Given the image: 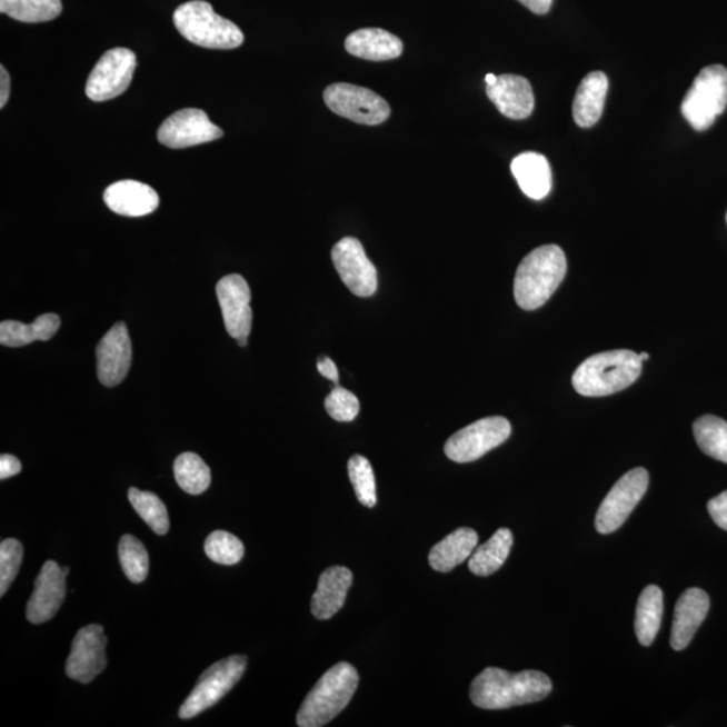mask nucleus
Returning <instances> with one entry per match:
<instances>
[{"instance_id":"f03ea898","label":"nucleus","mask_w":727,"mask_h":727,"mask_svg":"<svg viewBox=\"0 0 727 727\" xmlns=\"http://www.w3.org/2000/svg\"><path fill=\"white\" fill-rule=\"evenodd\" d=\"M562 248L547 245L529 252L516 271L514 295L522 310H537L557 291L566 276Z\"/></svg>"},{"instance_id":"6ab92c4d","label":"nucleus","mask_w":727,"mask_h":727,"mask_svg":"<svg viewBox=\"0 0 727 727\" xmlns=\"http://www.w3.org/2000/svg\"><path fill=\"white\" fill-rule=\"evenodd\" d=\"M487 94L504 117L522 120L532 113L535 98L531 84L521 76H497L496 84L487 86Z\"/></svg>"},{"instance_id":"20e7f679","label":"nucleus","mask_w":727,"mask_h":727,"mask_svg":"<svg viewBox=\"0 0 727 727\" xmlns=\"http://www.w3.org/2000/svg\"><path fill=\"white\" fill-rule=\"evenodd\" d=\"M359 674L349 663H338L317 681L298 711L297 724L301 727H321L333 720L352 699Z\"/></svg>"},{"instance_id":"a18cd8bd","label":"nucleus","mask_w":727,"mask_h":727,"mask_svg":"<svg viewBox=\"0 0 727 727\" xmlns=\"http://www.w3.org/2000/svg\"><path fill=\"white\" fill-rule=\"evenodd\" d=\"M62 570H63V572H66L67 576H68V574H69V567H62Z\"/></svg>"},{"instance_id":"79ce46f5","label":"nucleus","mask_w":727,"mask_h":727,"mask_svg":"<svg viewBox=\"0 0 727 727\" xmlns=\"http://www.w3.org/2000/svg\"><path fill=\"white\" fill-rule=\"evenodd\" d=\"M519 2L529 11H532L534 14L538 16L547 14L552 6V0H519Z\"/></svg>"},{"instance_id":"72a5a7b5","label":"nucleus","mask_w":727,"mask_h":727,"mask_svg":"<svg viewBox=\"0 0 727 727\" xmlns=\"http://www.w3.org/2000/svg\"><path fill=\"white\" fill-rule=\"evenodd\" d=\"M349 480L352 482L357 500L364 507L374 508L378 502L376 497V480L372 465L362 456H353L348 462Z\"/></svg>"},{"instance_id":"b1692460","label":"nucleus","mask_w":727,"mask_h":727,"mask_svg":"<svg viewBox=\"0 0 727 727\" xmlns=\"http://www.w3.org/2000/svg\"><path fill=\"white\" fill-rule=\"evenodd\" d=\"M512 175L529 199L544 200L550 193L552 176L550 163L538 152H522L511 163Z\"/></svg>"},{"instance_id":"39448f33","label":"nucleus","mask_w":727,"mask_h":727,"mask_svg":"<svg viewBox=\"0 0 727 727\" xmlns=\"http://www.w3.org/2000/svg\"><path fill=\"white\" fill-rule=\"evenodd\" d=\"M175 24L183 38L197 47L229 50L245 42V34L228 19L216 14L212 4L191 0L175 12Z\"/></svg>"},{"instance_id":"4468645a","label":"nucleus","mask_w":727,"mask_h":727,"mask_svg":"<svg viewBox=\"0 0 727 727\" xmlns=\"http://www.w3.org/2000/svg\"><path fill=\"white\" fill-rule=\"evenodd\" d=\"M225 132L197 108L177 111L158 130V140L170 149L193 148L220 139Z\"/></svg>"},{"instance_id":"c85d7f7f","label":"nucleus","mask_w":727,"mask_h":727,"mask_svg":"<svg viewBox=\"0 0 727 727\" xmlns=\"http://www.w3.org/2000/svg\"><path fill=\"white\" fill-rule=\"evenodd\" d=\"M694 437L705 455L727 464V422L723 418L704 416L695 420Z\"/></svg>"},{"instance_id":"cd10ccee","label":"nucleus","mask_w":727,"mask_h":727,"mask_svg":"<svg viewBox=\"0 0 727 727\" xmlns=\"http://www.w3.org/2000/svg\"><path fill=\"white\" fill-rule=\"evenodd\" d=\"M514 546V534L511 529H497L494 537L487 544L477 547L469 558V569L478 577L492 576L506 564L509 552Z\"/></svg>"},{"instance_id":"7ed1b4c3","label":"nucleus","mask_w":727,"mask_h":727,"mask_svg":"<svg viewBox=\"0 0 727 727\" xmlns=\"http://www.w3.org/2000/svg\"><path fill=\"white\" fill-rule=\"evenodd\" d=\"M643 361L633 350L617 349L589 357L572 375V387L582 397H608L639 379Z\"/></svg>"},{"instance_id":"412c9836","label":"nucleus","mask_w":727,"mask_h":727,"mask_svg":"<svg viewBox=\"0 0 727 727\" xmlns=\"http://www.w3.org/2000/svg\"><path fill=\"white\" fill-rule=\"evenodd\" d=\"M353 582V574L347 567L333 566L325 570L318 579L311 597V614L318 620H329L346 604L348 590Z\"/></svg>"},{"instance_id":"2eb2a0df","label":"nucleus","mask_w":727,"mask_h":727,"mask_svg":"<svg viewBox=\"0 0 727 727\" xmlns=\"http://www.w3.org/2000/svg\"><path fill=\"white\" fill-rule=\"evenodd\" d=\"M107 637L99 624L87 625L76 635L67 660V675L80 684L91 681L107 667Z\"/></svg>"},{"instance_id":"7c9ffc66","label":"nucleus","mask_w":727,"mask_h":727,"mask_svg":"<svg viewBox=\"0 0 727 727\" xmlns=\"http://www.w3.org/2000/svg\"><path fill=\"white\" fill-rule=\"evenodd\" d=\"M176 481L189 495H201L209 488L210 469L196 452H182L175 462Z\"/></svg>"},{"instance_id":"ddd939ff","label":"nucleus","mask_w":727,"mask_h":727,"mask_svg":"<svg viewBox=\"0 0 727 727\" xmlns=\"http://www.w3.org/2000/svg\"><path fill=\"white\" fill-rule=\"evenodd\" d=\"M216 295L222 317H225L228 335L238 340L239 347H247L253 317L250 286L238 273H231L219 280L216 286Z\"/></svg>"},{"instance_id":"c756f323","label":"nucleus","mask_w":727,"mask_h":727,"mask_svg":"<svg viewBox=\"0 0 727 727\" xmlns=\"http://www.w3.org/2000/svg\"><path fill=\"white\" fill-rule=\"evenodd\" d=\"M0 12L19 22L53 21L62 12L61 0H0Z\"/></svg>"},{"instance_id":"c03bdc74","label":"nucleus","mask_w":727,"mask_h":727,"mask_svg":"<svg viewBox=\"0 0 727 727\" xmlns=\"http://www.w3.org/2000/svg\"><path fill=\"white\" fill-rule=\"evenodd\" d=\"M639 356H640L641 361L649 359V355L646 353V352L639 353Z\"/></svg>"},{"instance_id":"f3484780","label":"nucleus","mask_w":727,"mask_h":727,"mask_svg":"<svg viewBox=\"0 0 727 727\" xmlns=\"http://www.w3.org/2000/svg\"><path fill=\"white\" fill-rule=\"evenodd\" d=\"M66 596L67 574L54 560H48L36 579V589L28 602V620L31 624L49 621L60 610Z\"/></svg>"},{"instance_id":"58836bf2","label":"nucleus","mask_w":727,"mask_h":727,"mask_svg":"<svg viewBox=\"0 0 727 727\" xmlns=\"http://www.w3.org/2000/svg\"><path fill=\"white\" fill-rule=\"evenodd\" d=\"M21 470L22 464L17 457L11 455H2L0 457V478L2 480L21 474Z\"/></svg>"},{"instance_id":"4be33fe9","label":"nucleus","mask_w":727,"mask_h":727,"mask_svg":"<svg viewBox=\"0 0 727 727\" xmlns=\"http://www.w3.org/2000/svg\"><path fill=\"white\" fill-rule=\"evenodd\" d=\"M349 54L368 61L395 60L404 53V42L390 31L369 28L355 31L346 40Z\"/></svg>"},{"instance_id":"dca6fc26","label":"nucleus","mask_w":727,"mask_h":727,"mask_svg":"<svg viewBox=\"0 0 727 727\" xmlns=\"http://www.w3.org/2000/svg\"><path fill=\"white\" fill-rule=\"evenodd\" d=\"M98 376L101 385L117 387L126 379L132 361L129 329L125 322L114 323L96 348Z\"/></svg>"},{"instance_id":"a878e982","label":"nucleus","mask_w":727,"mask_h":727,"mask_svg":"<svg viewBox=\"0 0 727 727\" xmlns=\"http://www.w3.org/2000/svg\"><path fill=\"white\" fill-rule=\"evenodd\" d=\"M60 327V317L53 312L38 317L31 325L11 320L2 321L0 323V343L4 347L19 348L34 341H49Z\"/></svg>"},{"instance_id":"ea45409f","label":"nucleus","mask_w":727,"mask_h":727,"mask_svg":"<svg viewBox=\"0 0 727 727\" xmlns=\"http://www.w3.org/2000/svg\"><path fill=\"white\" fill-rule=\"evenodd\" d=\"M318 372H320L325 379L335 382V386H338L340 381V376H338V369L333 360L330 357L323 356L321 359H318L317 362Z\"/></svg>"},{"instance_id":"a211bd4d","label":"nucleus","mask_w":727,"mask_h":727,"mask_svg":"<svg viewBox=\"0 0 727 727\" xmlns=\"http://www.w3.org/2000/svg\"><path fill=\"white\" fill-rule=\"evenodd\" d=\"M710 609V598L705 590L691 588L676 602L671 629V647L684 650L694 639Z\"/></svg>"},{"instance_id":"5701e85b","label":"nucleus","mask_w":727,"mask_h":727,"mask_svg":"<svg viewBox=\"0 0 727 727\" xmlns=\"http://www.w3.org/2000/svg\"><path fill=\"white\" fill-rule=\"evenodd\" d=\"M609 81L602 72H591L580 81L572 103V117L582 129H590L601 119Z\"/></svg>"},{"instance_id":"f8f14e48","label":"nucleus","mask_w":727,"mask_h":727,"mask_svg":"<svg viewBox=\"0 0 727 727\" xmlns=\"http://www.w3.org/2000/svg\"><path fill=\"white\" fill-rule=\"evenodd\" d=\"M331 260L350 292L361 298L372 297L378 290V271L368 259L360 240L343 238L331 250Z\"/></svg>"},{"instance_id":"473e14b6","label":"nucleus","mask_w":727,"mask_h":727,"mask_svg":"<svg viewBox=\"0 0 727 727\" xmlns=\"http://www.w3.org/2000/svg\"><path fill=\"white\" fill-rule=\"evenodd\" d=\"M119 560L126 577L133 584L143 582L149 576V552L142 541L132 535H125L119 541Z\"/></svg>"},{"instance_id":"4c0bfd02","label":"nucleus","mask_w":727,"mask_h":727,"mask_svg":"<svg viewBox=\"0 0 727 727\" xmlns=\"http://www.w3.org/2000/svg\"><path fill=\"white\" fill-rule=\"evenodd\" d=\"M707 509H709L714 522H716L719 528L727 531V490L714 497V499L707 504Z\"/></svg>"},{"instance_id":"423d86ee","label":"nucleus","mask_w":727,"mask_h":727,"mask_svg":"<svg viewBox=\"0 0 727 727\" xmlns=\"http://www.w3.org/2000/svg\"><path fill=\"white\" fill-rule=\"evenodd\" d=\"M727 106V69L711 66L700 70L694 84L688 89L681 113L694 130L710 129Z\"/></svg>"},{"instance_id":"f704fd0d","label":"nucleus","mask_w":727,"mask_h":727,"mask_svg":"<svg viewBox=\"0 0 727 727\" xmlns=\"http://www.w3.org/2000/svg\"><path fill=\"white\" fill-rule=\"evenodd\" d=\"M207 557L215 564L231 566L239 564L245 557V545L239 538L227 531H215L209 535L203 546Z\"/></svg>"},{"instance_id":"2f4dec72","label":"nucleus","mask_w":727,"mask_h":727,"mask_svg":"<svg viewBox=\"0 0 727 727\" xmlns=\"http://www.w3.org/2000/svg\"><path fill=\"white\" fill-rule=\"evenodd\" d=\"M129 500L140 518L146 521L152 531L158 535L169 532L170 521L168 508L159 497L151 492H143L137 488L129 489Z\"/></svg>"},{"instance_id":"aec40b11","label":"nucleus","mask_w":727,"mask_h":727,"mask_svg":"<svg viewBox=\"0 0 727 727\" xmlns=\"http://www.w3.org/2000/svg\"><path fill=\"white\" fill-rule=\"evenodd\" d=\"M104 202L113 213L142 217L157 210L159 196L149 185L126 180L114 182L106 189Z\"/></svg>"},{"instance_id":"bb28decb","label":"nucleus","mask_w":727,"mask_h":727,"mask_svg":"<svg viewBox=\"0 0 727 727\" xmlns=\"http://www.w3.org/2000/svg\"><path fill=\"white\" fill-rule=\"evenodd\" d=\"M665 597L659 586L649 585L643 590L637 601L635 630L637 639L644 647H649L659 634Z\"/></svg>"},{"instance_id":"0eeeda50","label":"nucleus","mask_w":727,"mask_h":727,"mask_svg":"<svg viewBox=\"0 0 727 727\" xmlns=\"http://www.w3.org/2000/svg\"><path fill=\"white\" fill-rule=\"evenodd\" d=\"M247 658L242 655L229 656L215 663L200 676L193 691L183 701L180 718L190 719L199 716L226 697L245 675Z\"/></svg>"},{"instance_id":"1a4fd4ad","label":"nucleus","mask_w":727,"mask_h":727,"mask_svg":"<svg viewBox=\"0 0 727 727\" xmlns=\"http://www.w3.org/2000/svg\"><path fill=\"white\" fill-rule=\"evenodd\" d=\"M511 432L506 418H484L451 436L445 444V455L458 464L474 462L506 442Z\"/></svg>"},{"instance_id":"6e6552de","label":"nucleus","mask_w":727,"mask_h":727,"mask_svg":"<svg viewBox=\"0 0 727 727\" xmlns=\"http://www.w3.org/2000/svg\"><path fill=\"white\" fill-rule=\"evenodd\" d=\"M325 104L338 117L359 125L378 126L390 118L391 108L387 101L371 89L336 82L323 92Z\"/></svg>"},{"instance_id":"e433bc0d","label":"nucleus","mask_w":727,"mask_h":727,"mask_svg":"<svg viewBox=\"0 0 727 727\" xmlns=\"http://www.w3.org/2000/svg\"><path fill=\"white\" fill-rule=\"evenodd\" d=\"M325 410L337 422H352L360 411V401L346 388L336 386L325 399Z\"/></svg>"},{"instance_id":"37998d69","label":"nucleus","mask_w":727,"mask_h":727,"mask_svg":"<svg viewBox=\"0 0 727 727\" xmlns=\"http://www.w3.org/2000/svg\"><path fill=\"white\" fill-rule=\"evenodd\" d=\"M485 81H487V86H494V84H496L497 76H495L492 73H489V74L485 76Z\"/></svg>"},{"instance_id":"393cba45","label":"nucleus","mask_w":727,"mask_h":727,"mask_svg":"<svg viewBox=\"0 0 727 727\" xmlns=\"http://www.w3.org/2000/svg\"><path fill=\"white\" fill-rule=\"evenodd\" d=\"M477 545L478 535L475 529L458 528L431 548L429 564L436 571L449 572L468 560Z\"/></svg>"},{"instance_id":"a19ab883","label":"nucleus","mask_w":727,"mask_h":727,"mask_svg":"<svg viewBox=\"0 0 727 727\" xmlns=\"http://www.w3.org/2000/svg\"><path fill=\"white\" fill-rule=\"evenodd\" d=\"M11 80L8 70L2 66L0 67V108L8 104L10 98Z\"/></svg>"},{"instance_id":"9d476101","label":"nucleus","mask_w":727,"mask_h":727,"mask_svg":"<svg viewBox=\"0 0 727 727\" xmlns=\"http://www.w3.org/2000/svg\"><path fill=\"white\" fill-rule=\"evenodd\" d=\"M649 485L647 469L636 468L625 474L618 480L608 496L605 497L596 516V529L599 534L608 535L617 531L630 514L635 511L646 495Z\"/></svg>"},{"instance_id":"9b49d317","label":"nucleus","mask_w":727,"mask_h":727,"mask_svg":"<svg viewBox=\"0 0 727 727\" xmlns=\"http://www.w3.org/2000/svg\"><path fill=\"white\" fill-rule=\"evenodd\" d=\"M137 69V56L127 48L108 50L89 74L86 93L100 103L118 98L129 89Z\"/></svg>"},{"instance_id":"f257e3e1","label":"nucleus","mask_w":727,"mask_h":727,"mask_svg":"<svg viewBox=\"0 0 727 727\" xmlns=\"http://www.w3.org/2000/svg\"><path fill=\"white\" fill-rule=\"evenodd\" d=\"M552 684L544 673L528 669L518 674L488 667L470 686V699L484 710H502L509 707L537 704L550 695Z\"/></svg>"},{"instance_id":"c9c22d12","label":"nucleus","mask_w":727,"mask_h":727,"mask_svg":"<svg viewBox=\"0 0 727 727\" xmlns=\"http://www.w3.org/2000/svg\"><path fill=\"white\" fill-rule=\"evenodd\" d=\"M23 546L17 539H4L0 544V596L8 592L22 565Z\"/></svg>"}]
</instances>
